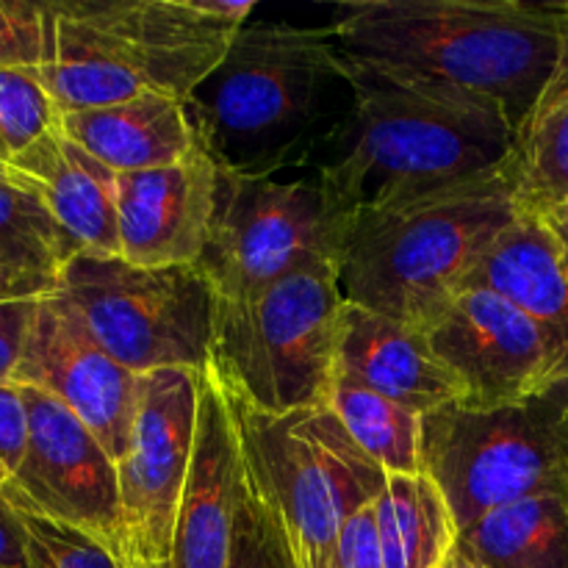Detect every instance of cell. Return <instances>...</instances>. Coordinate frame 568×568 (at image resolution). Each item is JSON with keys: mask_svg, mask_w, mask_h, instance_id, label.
<instances>
[{"mask_svg": "<svg viewBox=\"0 0 568 568\" xmlns=\"http://www.w3.org/2000/svg\"><path fill=\"white\" fill-rule=\"evenodd\" d=\"M28 444V410L20 386L0 383V488L17 475Z\"/></svg>", "mask_w": 568, "mask_h": 568, "instance_id": "obj_31", "label": "cell"}, {"mask_svg": "<svg viewBox=\"0 0 568 568\" xmlns=\"http://www.w3.org/2000/svg\"><path fill=\"white\" fill-rule=\"evenodd\" d=\"M253 0H55L44 3V87L61 114L142 92L189 103L225 61Z\"/></svg>", "mask_w": 568, "mask_h": 568, "instance_id": "obj_3", "label": "cell"}, {"mask_svg": "<svg viewBox=\"0 0 568 568\" xmlns=\"http://www.w3.org/2000/svg\"><path fill=\"white\" fill-rule=\"evenodd\" d=\"M61 131L116 175L175 164L200 144L189 105L164 92L72 111L61 116Z\"/></svg>", "mask_w": 568, "mask_h": 568, "instance_id": "obj_19", "label": "cell"}, {"mask_svg": "<svg viewBox=\"0 0 568 568\" xmlns=\"http://www.w3.org/2000/svg\"><path fill=\"white\" fill-rule=\"evenodd\" d=\"M375 516L386 568H442L458 547V521L425 471L388 475Z\"/></svg>", "mask_w": 568, "mask_h": 568, "instance_id": "obj_24", "label": "cell"}, {"mask_svg": "<svg viewBox=\"0 0 568 568\" xmlns=\"http://www.w3.org/2000/svg\"><path fill=\"white\" fill-rule=\"evenodd\" d=\"M28 410V444L17 475L3 486L14 508L75 527L103 541L128 566L116 464L67 405L20 386Z\"/></svg>", "mask_w": 568, "mask_h": 568, "instance_id": "obj_12", "label": "cell"}, {"mask_svg": "<svg viewBox=\"0 0 568 568\" xmlns=\"http://www.w3.org/2000/svg\"><path fill=\"white\" fill-rule=\"evenodd\" d=\"M20 516L26 525L28 568H131L103 541L75 527L59 525L28 510H20Z\"/></svg>", "mask_w": 568, "mask_h": 568, "instance_id": "obj_27", "label": "cell"}, {"mask_svg": "<svg viewBox=\"0 0 568 568\" xmlns=\"http://www.w3.org/2000/svg\"><path fill=\"white\" fill-rule=\"evenodd\" d=\"M344 83L353 109L320 181L353 214L508 164L516 125L483 94L347 55Z\"/></svg>", "mask_w": 568, "mask_h": 568, "instance_id": "obj_1", "label": "cell"}, {"mask_svg": "<svg viewBox=\"0 0 568 568\" xmlns=\"http://www.w3.org/2000/svg\"><path fill=\"white\" fill-rule=\"evenodd\" d=\"M349 436L388 475H422V416L336 369L331 399Z\"/></svg>", "mask_w": 568, "mask_h": 568, "instance_id": "obj_25", "label": "cell"}, {"mask_svg": "<svg viewBox=\"0 0 568 568\" xmlns=\"http://www.w3.org/2000/svg\"><path fill=\"white\" fill-rule=\"evenodd\" d=\"M37 189L0 161V292L50 294L75 255Z\"/></svg>", "mask_w": 568, "mask_h": 568, "instance_id": "obj_21", "label": "cell"}, {"mask_svg": "<svg viewBox=\"0 0 568 568\" xmlns=\"http://www.w3.org/2000/svg\"><path fill=\"white\" fill-rule=\"evenodd\" d=\"M505 172L521 214L541 216L568 203V31L552 78L516 131Z\"/></svg>", "mask_w": 568, "mask_h": 568, "instance_id": "obj_22", "label": "cell"}, {"mask_svg": "<svg viewBox=\"0 0 568 568\" xmlns=\"http://www.w3.org/2000/svg\"><path fill=\"white\" fill-rule=\"evenodd\" d=\"M55 292L94 342L133 375L209 369L214 292L197 266H136L122 255L75 253Z\"/></svg>", "mask_w": 568, "mask_h": 568, "instance_id": "obj_9", "label": "cell"}, {"mask_svg": "<svg viewBox=\"0 0 568 568\" xmlns=\"http://www.w3.org/2000/svg\"><path fill=\"white\" fill-rule=\"evenodd\" d=\"M44 294L0 292V383H11L31 333L33 314Z\"/></svg>", "mask_w": 568, "mask_h": 568, "instance_id": "obj_30", "label": "cell"}, {"mask_svg": "<svg viewBox=\"0 0 568 568\" xmlns=\"http://www.w3.org/2000/svg\"><path fill=\"white\" fill-rule=\"evenodd\" d=\"M61 116L39 67H0V136L11 159L61 128Z\"/></svg>", "mask_w": 568, "mask_h": 568, "instance_id": "obj_26", "label": "cell"}, {"mask_svg": "<svg viewBox=\"0 0 568 568\" xmlns=\"http://www.w3.org/2000/svg\"><path fill=\"white\" fill-rule=\"evenodd\" d=\"M222 394L244 477L281 521L297 568H331L342 527L377 503L388 471L355 444L331 405L264 414L225 388Z\"/></svg>", "mask_w": 568, "mask_h": 568, "instance_id": "obj_6", "label": "cell"}, {"mask_svg": "<svg viewBox=\"0 0 568 568\" xmlns=\"http://www.w3.org/2000/svg\"><path fill=\"white\" fill-rule=\"evenodd\" d=\"M331 568H386V564H383L381 538H377L375 505L358 510L342 527Z\"/></svg>", "mask_w": 568, "mask_h": 568, "instance_id": "obj_32", "label": "cell"}, {"mask_svg": "<svg viewBox=\"0 0 568 568\" xmlns=\"http://www.w3.org/2000/svg\"><path fill=\"white\" fill-rule=\"evenodd\" d=\"M483 286L519 305L549 338L560 381H568V270L538 216L521 214L494 242L464 288Z\"/></svg>", "mask_w": 568, "mask_h": 568, "instance_id": "obj_20", "label": "cell"}, {"mask_svg": "<svg viewBox=\"0 0 568 568\" xmlns=\"http://www.w3.org/2000/svg\"><path fill=\"white\" fill-rule=\"evenodd\" d=\"M0 568H28L26 525L0 488Z\"/></svg>", "mask_w": 568, "mask_h": 568, "instance_id": "obj_33", "label": "cell"}, {"mask_svg": "<svg viewBox=\"0 0 568 568\" xmlns=\"http://www.w3.org/2000/svg\"><path fill=\"white\" fill-rule=\"evenodd\" d=\"M458 547L483 568H568V488L491 510Z\"/></svg>", "mask_w": 568, "mask_h": 568, "instance_id": "obj_23", "label": "cell"}, {"mask_svg": "<svg viewBox=\"0 0 568 568\" xmlns=\"http://www.w3.org/2000/svg\"><path fill=\"white\" fill-rule=\"evenodd\" d=\"M422 471L460 532L503 505L568 488V381L519 405L422 416Z\"/></svg>", "mask_w": 568, "mask_h": 568, "instance_id": "obj_8", "label": "cell"}, {"mask_svg": "<svg viewBox=\"0 0 568 568\" xmlns=\"http://www.w3.org/2000/svg\"><path fill=\"white\" fill-rule=\"evenodd\" d=\"M538 220H541L544 225H547V231L555 236V242H558L560 247V258H564L568 270V203L555 205V209H549L547 214H541Z\"/></svg>", "mask_w": 568, "mask_h": 568, "instance_id": "obj_34", "label": "cell"}, {"mask_svg": "<svg viewBox=\"0 0 568 568\" xmlns=\"http://www.w3.org/2000/svg\"><path fill=\"white\" fill-rule=\"evenodd\" d=\"M519 216L505 166L355 211L344 300L425 331Z\"/></svg>", "mask_w": 568, "mask_h": 568, "instance_id": "obj_4", "label": "cell"}, {"mask_svg": "<svg viewBox=\"0 0 568 568\" xmlns=\"http://www.w3.org/2000/svg\"><path fill=\"white\" fill-rule=\"evenodd\" d=\"M44 53V3L0 0V67H39Z\"/></svg>", "mask_w": 568, "mask_h": 568, "instance_id": "obj_29", "label": "cell"}, {"mask_svg": "<svg viewBox=\"0 0 568 568\" xmlns=\"http://www.w3.org/2000/svg\"><path fill=\"white\" fill-rule=\"evenodd\" d=\"M333 81H344L333 28L244 26L186 105L211 153L242 170L244 155L286 150V139L311 125Z\"/></svg>", "mask_w": 568, "mask_h": 568, "instance_id": "obj_7", "label": "cell"}, {"mask_svg": "<svg viewBox=\"0 0 568 568\" xmlns=\"http://www.w3.org/2000/svg\"><path fill=\"white\" fill-rule=\"evenodd\" d=\"M333 37L347 59L422 72L483 94L519 125L558 67L568 3L527 0H353Z\"/></svg>", "mask_w": 568, "mask_h": 568, "instance_id": "obj_2", "label": "cell"}, {"mask_svg": "<svg viewBox=\"0 0 568 568\" xmlns=\"http://www.w3.org/2000/svg\"><path fill=\"white\" fill-rule=\"evenodd\" d=\"M353 220L322 181H272L266 172L220 161L214 220L197 270L216 300H233L305 261L342 266Z\"/></svg>", "mask_w": 568, "mask_h": 568, "instance_id": "obj_10", "label": "cell"}, {"mask_svg": "<svg viewBox=\"0 0 568 568\" xmlns=\"http://www.w3.org/2000/svg\"><path fill=\"white\" fill-rule=\"evenodd\" d=\"M200 408V372L142 375L131 444L116 464L122 536L136 568H170Z\"/></svg>", "mask_w": 568, "mask_h": 568, "instance_id": "obj_11", "label": "cell"}, {"mask_svg": "<svg viewBox=\"0 0 568 568\" xmlns=\"http://www.w3.org/2000/svg\"><path fill=\"white\" fill-rule=\"evenodd\" d=\"M244 497V460L225 394L200 372V408L186 486L178 503L170 568H227Z\"/></svg>", "mask_w": 568, "mask_h": 568, "instance_id": "obj_16", "label": "cell"}, {"mask_svg": "<svg viewBox=\"0 0 568 568\" xmlns=\"http://www.w3.org/2000/svg\"><path fill=\"white\" fill-rule=\"evenodd\" d=\"M425 336L464 388V408L519 405L560 383L558 358L541 327L491 288H464Z\"/></svg>", "mask_w": 568, "mask_h": 568, "instance_id": "obj_13", "label": "cell"}, {"mask_svg": "<svg viewBox=\"0 0 568 568\" xmlns=\"http://www.w3.org/2000/svg\"><path fill=\"white\" fill-rule=\"evenodd\" d=\"M342 266L305 261L244 297H214L209 372L264 414L322 408L338 366Z\"/></svg>", "mask_w": 568, "mask_h": 568, "instance_id": "obj_5", "label": "cell"}, {"mask_svg": "<svg viewBox=\"0 0 568 568\" xmlns=\"http://www.w3.org/2000/svg\"><path fill=\"white\" fill-rule=\"evenodd\" d=\"M442 568H483V566H477L475 560H471L469 555L464 552V549H460V547H455V552L449 555V558H447V564H444Z\"/></svg>", "mask_w": 568, "mask_h": 568, "instance_id": "obj_35", "label": "cell"}, {"mask_svg": "<svg viewBox=\"0 0 568 568\" xmlns=\"http://www.w3.org/2000/svg\"><path fill=\"white\" fill-rule=\"evenodd\" d=\"M220 161L200 139L175 164L116 175L120 255L136 266H197L214 220Z\"/></svg>", "mask_w": 568, "mask_h": 568, "instance_id": "obj_15", "label": "cell"}, {"mask_svg": "<svg viewBox=\"0 0 568 568\" xmlns=\"http://www.w3.org/2000/svg\"><path fill=\"white\" fill-rule=\"evenodd\" d=\"M6 164L37 189L78 253L120 255L114 170L78 148L61 128Z\"/></svg>", "mask_w": 568, "mask_h": 568, "instance_id": "obj_18", "label": "cell"}, {"mask_svg": "<svg viewBox=\"0 0 568 568\" xmlns=\"http://www.w3.org/2000/svg\"><path fill=\"white\" fill-rule=\"evenodd\" d=\"M227 568H297L292 544L264 499L244 477V497L233 527L231 566Z\"/></svg>", "mask_w": 568, "mask_h": 568, "instance_id": "obj_28", "label": "cell"}, {"mask_svg": "<svg viewBox=\"0 0 568 568\" xmlns=\"http://www.w3.org/2000/svg\"><path fill=\"white\" fill-rule=\"evenodd\" d=\"M9 159H11V155H9V148H6L3 136H0V161H3V164H6V161H9Z\"/></svg>", "mask_w": 568, "mask_h": 568, "instance_id": "obj_36", "label": "cell"}, {"mask_svg": "<svg viewBox=\"0 0 568 568\" xmlns=\"http://www.w3.org/2000/svg\"><path fill=\"white\" fill-rule=\"evenodd\" d=\"M14 386L50 394L94 433L114 464L131 444L142 377L111 358L59 292L39 300Z\"/></svg>", "mask_w": 568, "mask_h": 568, "instance_id": "obj_14", "label": "cell"}, {"mask_svg": "<svg viewBox=\"0 0 568 568\" xmlns=\"http://www.w3.org/2000/svg\"><path fill=\"white\" fill-rule=\"evenodd\" d=\"M336 369L419 416L464 399V388L433 353L425 331L347 300Z\"/></svg>", "mask_w": 568, "mask_h": 568, "instance_id": "obj_17", "label": "cell"}]
</instances>
